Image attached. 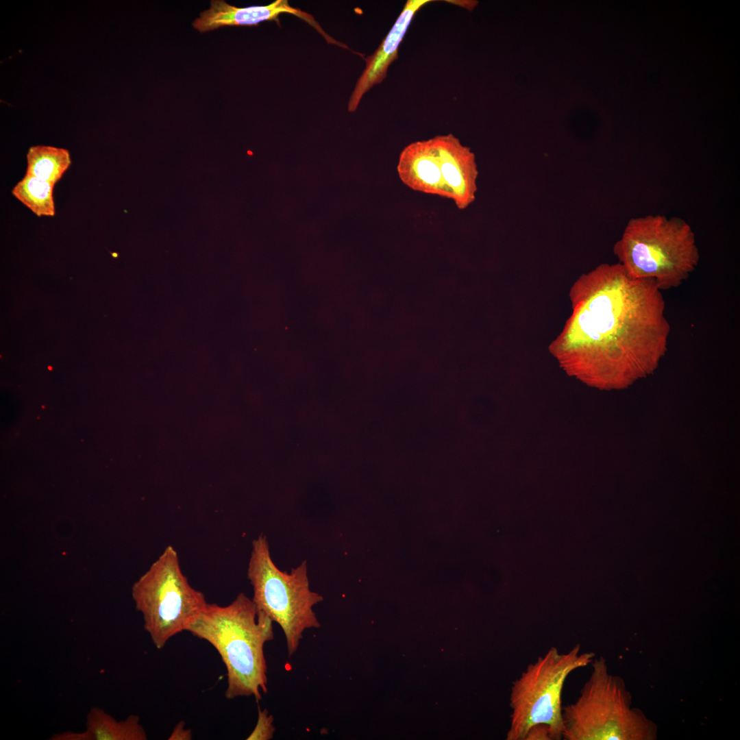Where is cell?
<instances>
[{
  "label": "cell",
  "instance_id": "6da1fadb",
  "mask_svg": "<svg viewBox=\"0 0 740 740\" xmlns=\"http://www.w3.org/2000/svg\"><path fill=\"white\" fill-rule=\"evenodd\" d=\"M582 283L579 347L589 376L624 384L652 371L671 331L655 282L617 263L599 266Z\"/></svg>",
  "mask_w": 740,
  "mask_h": 740
},
{
  "label": "cell",
  "instance_id": "7a4b0ae2",
  "mask_svg": "<svg viewBox=\"0 0 740 740\" xmlns=\"http://www.w3.org/2000/svg\"><path fill=\"white\" fill-rule=\"evenodd\" d=\"M273 621L254 602L239 593L227 606L206 605L186 631L206 640L219 654L227 677V699L267 693L266 642L273 639Z\"/></svg>",
  "mask_w": 740,
  "mask_h": 740
},
{
  "label": "cell",
  "instance_id": "3957f363",
  "mask_svg": "<svg viewBox=\"0 0 740 740\" xmlns=\"http://www.w3.org/2000/svg\"><path fill=\"white\" fill-rule=\"evenodd\" d=\"M614 253L630 277L651 280L661 291L682 284L700 260L690 225L661 214L630 219Z\"/></svg>",
  "mask_w": 740,
  "mask_h": 740
},
{
  "label": "cell",
  "instance_id": "277c9868",
  "mask_svg": "<svg viewBox=\"0 0 740 740\" xmlns=\"http://www.w3.org/2000/svg\"><path fill=\"white\" fill-rule=\"evenodd\" d=\"M591 664L590 676L579 696L563 706V739H656V724L632 706L624 680L608 671L603 657Z\"/></svg>",
  "mask_w": 740,
  "mask_h": 740
},
{
  "label": "cell",
  "instance_id": "5b68a950",
  "mask_svg": "<svg viewBox=\"0 0 740 740\" xmlns=\"http://www.w3.org/2000/svg\"><path fill=\"white\" fill-rule=\"evenodd\" d=\"M247 577L257 609L280 626L291 656L304 631L320 627L312 607L323 598L309 588L306 561L291 573L280 570L271 557L266 536L260 534L252 542Z\"/></svg>",
  "mask_w": 740,
  "mask_h": 740
},
{
  "label": "cell",
  "instance_id": "8992f818",
  "mask_svg": "<svg viewBox=\"0 0 740 740\" xmlns=\"http://www.w3.org/2000/svg\"><path fill=\"white\" fill-rule=\"evenodd\" d=\"M595 654L581 652L576 645L560 653L556 647L529 664L513 682L510 706L512 710L508 740H524L533 725L547 724L552 740L563 739L562 693L565 682L574 670L587 666Z\"/></svg>",
  "mask_w": 740,
  "mask_h": 740
},
{
  "label": "cell",
  "instance_id": "52a82bcc",
  "mask_svg": "<svg viewBox=\"0 0 740 740\" xmlns=\"http://www.w3.org/2000/svg\"><path fill=\"white\" fill-rule=\"evenodd\" d=\"M132 595L143 615L144 628L158 650L177 633L186 631L208 603L204 594L188 583L171 545L134 584Z\"/></svg>",
  "mask_w": 740,
  "mask_h": 740
},
{
  "label": "cell",
  "instance_id": "ba28073f",
  "mask_svg": "<svg viewBox=\"0 0 740 740\" xmlns=\"http://www.w3.org/2000/svg\"><path fill=\"white\" fill-rule=\"evenodd\" d=\"M445 166V184L449 199L464 210L476 199L478 170L476 156L452 134L432 138Z\"/></svg>",
  "mask_w": 740,
  "mask_h": 740
},
{
  "label": "cell",
  "instance_id": "9c48e42d",
  "mask_svg": "<svg viewBox=\"0 0 740 740\" xmlns=\"http://www.w3.org/2000/svg\"><path fill=\"white\" fill-rule=\"evenodd\" d=\"M282 13H289L301 18L323 34L328 41L333 42L312 16L291 7L287 0H276L267 5L246 8L235 7L222 0H212L210 8L200 14V16L193 23V26L200 32H206L224 26L257 25L266 21H278V16Z\"/></svg>",
  "mask_w": 740,
  "mask_h": 740
},
{
  "label": "cell",
  "instance_id": "30bf717a",
  "mask_svg": "<svg viewBox=\"0 0 740 740\" xmlns=\"http://www.w3.org/2000/svg\"><path fill=\"white\" fill-rule=\"evenodd\" d=\"M432 0H408L393 27L375 51L366 58V66L358 78L348 102V110L354 112L363 95L386 77L391 63L397 58L398 47L417 11Z\"/></svg>",
  "mask_w": 740,
  "mask_h": 740
},
{
  "label": "cell",
  "instance_id": "8fae6325",
  "mask_svg": "<svg viewBox=\"0 0 740 740\" xmlns=\"http://www.w3.org/2000/svg\"><path fill=\"white\" fill-rule=\"evenodd\" d=\"M397 169L401 181L410 188L448 199L439 157L432 138L405 147L399 154Z\"/></svg>",
  "mask_w": 740,
  "mask_h": 740
},
{
  "label": "cell",
  "instance_id": "7c38bea8",
  "mask_svg": "<svg viewBox=\"0 0 740 740\" xmlns=\"http://www.w3.org/2000/svg\"><path fill=\"white\" fill-rule=\"evenodd\" d=\"M92 740H146L147 733L136 715L117 721L99 707H92L86 717V729Z\"/></svg>",
  "mask_w": 740,
  "mask_h": 740
},
{
  "label": "cell",
  "instance_id": "4fadbf2b",
  "mask_svg": "<svg viewBox=\"0 0 740 740\" xmlns=\"http://www.w3.org/2000/svg\"><path fill=\"white\" fill-rule=\"evenodd\" d=\"M26 174L56 184L71 164L69 151L53 146L36 145L26 155Z\"/></svg>",
  "mask_w": 740,
  "mask_h": 740
},
{
  "label": "cell",
  "instance_id": "5bb4252c",
  "mask_svg": "<svg viewBox=\"0 0 740 740\" xmlns=\"http://www.w3.org/2000/svg\"><path fill=\"white\" fill-rule=\"evenodd\" d=\"M54 184L26 174L12 190V195L38 217H53Z\"/></svg>",
  "mask_w": 740,
  "mask_h": 740
},
{
  "label": "cell",
  "instance_id": "9a60e30c",
  "mask_svg": "<svg viewBox=\"0 0 740 740\" xmlns=\"http://www.w3.org/2000/svg\"><path fill=\"white\" fill-rule=\"evenodd\" d=\"M273 717L269 714L267 709H258V715L256 725L251 733L247 738V740H269L273 737L275 727L273 726Z\"/></svg>",
  "mask_w": 740,
  "mask_h": 740
},
{
  "label": "cell",
  "instance_id": "2e32d148",
  "mask_svg": "<svg viewBox=\"0 0 740 740\" xmlns=\"http://www.w3.org/2000/svg\"><path fill=\"white\" fill-rule=\"evenodd\" d=\"M524 740H552L551 729L546 724H534L528 729Z\"/></svg>",
  "mask_w": 740,
  "mask_h": 740
},
{
  "label": "cell",
  "instance_id": "e0dca14e",
  "mask_svg": "<svg viewBox=\"0 0 740 740\" xmlns=\"http://www.w3.org/2000/svg\"><path fill=\"white\" fill-rule=\"evenodd\" d=\"M52 740H92L89 732L86 730L84 732L67 731L55 734L51 738Z\"/></svg>",
  "mask_w": 740,
  "mask_h": 740
},
{
  "label": "cell",
  "instance_id": "ac0fdd59",
  "mask_svg": "<svg viewBox=\"0 0 740 740\" xmlns=\"http://www.w3.org/2000/svg\"><path fill=\"white\" fill-rule=\"evenodd\" d=\"M169 739L190 740L192 739V732L190 729L186 728L184 722L181 721L175 726Z\"/></svg>",
  "mask_w": 740,
  "mask_h": 740
}]
</instances>
